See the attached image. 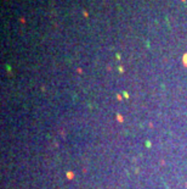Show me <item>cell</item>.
Returning <instances> with one entry per match:
<instances>
[{
    "instance_id": "6da1fadb",
    "label": "cell",
    "mask_w": 187,
    "mask_h": 189,
    "mask_svg": "<svg viewBox=\"0 0 187 189\" xmlns=\"http://www.w3.org/2000/svg\"><path fill=\"white\" fill-rule=\"evenodd\" d=\"M182 1H183V3H185V1H186V0H182Z\"/></svg>"
}]
</instances>
